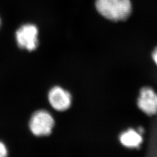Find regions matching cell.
Masks as SVG:
<instances>
[{"label":"cell","mask_w":157,"mask_h":157,"mask_svg":"<svg viewBox=\"0 0 157 157\" xmlns=\"http://www.w3.org/2000/svg\"><path fill=\"white\" fill-rule=\"evenodd\" d=\"M95 6L101 16L114 22L126 20L132 11L130 0H95Z\"/></svg>","instance_id":"obj_1"},{"label":"cell","mask_w":157,"mask_h":157,"mask_svg":"<svg viewBox=\"0 0 157 157\" xmlns=\"http://www.w3.org/2000/svg\"><path fill=\"white\" fill-rule=\"evenodd\" d=\"M29 128L36 136L50 135L54 126V119L45 110H39L32 115L29 121Z\"/></svg>","instance_id":"obj_2"},{"label":"cell","mask_w":157,"mask_h":157,"mask_svg":"<svg viewBox=\"0 0 157 157\" xmlns=\"http://www.w3.org/2000/svg\"><path fill=\"white\" fill-rule=\"evenodd\" d=\"M38 29L33 24H25L16 32V39L19 48L29 51L35 50L39 45Z\"/></svg>","instance_id":"obj_3"},{"label":"cell","mask_w":157,"mask_h":157,"mask_svg":"<svg viewBox=\"0 0 157 157\" xmlns=\"http://www.w3.org/2000/svg\"><path fill=\"white\" fill-rule=\"evenodd\" d=\"M138 107L148 115L157 113V94L150 87H144L140 91L137 100Z\"/></svg>","instance_id":"obj_4"},{"label":"cell","mask_w":157,"mask_h":157,"mask_svg":"<svg viewBox=\"0 0 157 157\" xmlns=\"http://www.w3.org/2000/svg\"><path fill=\"white\" fill-rule=\"evenodd\" d=\"M51 105L58 111H65L71 104V96L69 93L60 87H54L48 93Z\"/></svg>","instance_id":"obj_5"},{"label":"cell","mask_w":157,"mask_h":157,"mask_svg":"<svg viewBox=\"0 0 157 157\" xmlns=\"http://www.w3.org/2000/svg\"><path fill=\"white\" fill-rule=\"evenodd\" d=\"M139 132L130 129L120 136V141L122 145L128 148L139 147L143 142V137Z\"/></svg>","instance_id":"obj_6"},{"label":"cell","mask_w":157,"mask_h":157,"mask_svg":"<svg viewBox=\"0 0 157 157\" xmlns=\"http://www.w3.org/2000/svg\"><path fill=\"white\" fill-rule=\"evenodd\" d=\"M8 151L5 144L0 141V157H6Z\"/></svg>","instance_id":"obj_7"},{"label":"cell","mask_w":157,"mask_h":157,"mask_svg":"<svg viewBox=\"0 0 157 157\" xmlns=\"http://www.w3.org/2000/svg\"><path fill=\"white\" fill-rule=\"evenodd\" d=\"M152 58H153V59H154V62H155V63L157 64V47L155 49L154 51L153 52Z\"/></svg>","instance_id":"obj_8"},{"label":"cell","mask_w":157,"mask_h":157,"mask_svg":"<svg viewBox=\"0 0 157 157\" xmlns=\"http://www.w3.org/2000/svg\"><path fill=\"white\" fill-rule=\"evenodd\" d=\"M0 25H1V20H0Z\"/></svg>","instance_id":"obj_9"}]
</instances>
